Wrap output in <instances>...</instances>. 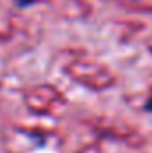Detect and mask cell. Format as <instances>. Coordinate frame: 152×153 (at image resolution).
Segmentation results:
<instances>
[{
  "label": "cell",
  "instance_id": "1",
  "mask_svg": "<svg viewBox=\"0 0 152 153\" xmlns=\"http://www.w3.org/2000/svg\"><path fill=\"white\" fill-rule=\"evenodd\" d=\"M145 109H147L149 112H152V98L149 100V102H147V105H145Z\"/></svg>",
  "mask_w": 152,
  "mask_h": 153
}]
</instances>
